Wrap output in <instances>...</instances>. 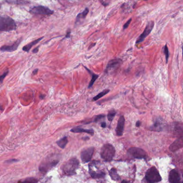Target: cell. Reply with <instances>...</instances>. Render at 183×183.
Returning a JSON list of instances; mask_svg holds the SVG:
<instances>
[{"instance_id": "cell-26", "label": "cell", "mask_w": 183, "mask_h": 183, "mask_svg": "<svg viewBox=\"0 0 183 183\" xmlns=\"http://www.w3.org/2000/svg\"><path fill=\"white\" fill-rule=\"evenodd\" d=\"M116 111L115 110H110V111L108 113V119L109 121H112L114 117L116 116Z\"/></svg>"}, {"instance_id": "cell-32", "label": "cell", "mask_w": 183, "mask_h": 183, "mask_svg": "<svg viewBox=\"0 0 183 183\" xmlns=\"http://www.w3.org/2000/svg\"><path fill=\"white\" fill-rule=\"evenodd\" d=\"M18 161H19V160H16V159H12V160H9L6 161V163H14V162H18Z\"/></svg>"}, {"instance_id": "cell-1", "label": "cell", "mask_w": 183, "mask_h": 183, "mask_svg": "<svg viewBox=\"0 0 183 183\" xmlns=\"http://www.w3.org/2000/svg\"><path fill=\"white\" fill-rule=\"evenodd\" d=\"M79 164V161L76 158H71L62 165V170L63 173L67 176L75 175Z\"/></svg>"}, {"instance_id": "cell-5", "label": "cell", "mask_w": 183, "mask_h": 183, "mask_svg": "<svg viewBox=\"0 0 183 183\" xmlns=\"http://www.w3.org/2000/svg\"><path fill=\"white\" fill-rule=\"evenodd\" d=\"M58 163L59 160L57 159H52V157H49L46 159V161H43L39 167V169L41 172L46 173L49 170L52 169L53 167H55Z\"/></svg>"}, {"instance_id": "cell-16", "label": "cell", "mask_w": 183, "mask_h": 183, "mask_svg": "<svg viewBox=\"0 0 183 183\" xmlns=\"http://www.w3.org/2000/svg\"><path fill=\"white\" fill-rule=\"evenodd\" d=\"M89 173L90 175H91V176L93 178H95V179H96V178H103L105 176V173H104V172L101 171V170H96V171H95V170L90 169V168Z\"/></svg>"}, {"instance_id": "cell-7", "label": "cell", "mask_w": 183, "mask_h": 183, "mask_svg": "<svg viewBox=\"0 0 183 183\" xmlns=\"http://www.w3.org/2000/svg\"><path fill=\"white\" fill-rule=\"evenodd\" d=\"M154 22L151 21V22L148 23L143 32L140 36V37H138V39H137L136 41V44H140L145 40V38L151 33V31L154 28Z\"/></svg>"}, {"instance_id": "cell-12", "label": "cell", "mask_w": 183, "mask_h": 183, "mask_svg": "<svg viewBox=\"0 0 183 183\" xmlns=\"http://www.w3.org/2000/svg\"><path fill=\"white\" fill-rule=\"evenodd\" d=\"M125 122V120L124 117L123 116H120L118 120V124L116 130V134L118 136H121L123 134L124 130Z\"/></svg>"}, {"instance_id": "cell-31", "label": "cell", "mask_w": 183, "mask_h": 183, "mask_svg": "<svg viewBox=\"0 0 183 183\" xmlns=\"http://www.w3.org/2000/svg\"><path fill=\"white\" fill-rule=\"evenodd\" d=\"M131 21H132V19H130L124 25V27H123V28L124 30L125 29H127V28H128V26H129V25L130 24V22H131Z\"/></svg>"}, {"instance_id": "cell-38", "label": "cell", "mask_w": 183, "mask_h": 183, "mask_svg": "<svg viewBox=\"0 0 183 183\" xmlns=\"http://www.w3.org/2000/svg\"><path fill=\"white\" fill-rule=\"evenodd\" d=\"M124 182H126V183H127V182H128V181H122V183H124Z\"/></svg>"}, {"instance_id": "cell-17", "label": "cell", "mask_w": 183, "mask_h": 183, "mask_svg": "<svg viewBox=\"0 0 183 183\" xmlns=\"http://www.w3.org/2000/svg\"><path fill=\"white\" fill-rule=\"evenodd\" d=\"M173 132L177 136L182 138L183 135V126L182 124L175 123L173 126Z\"/></svg>"}, {"instance_id": "cell-14", "label": "cell", "mask_w": 183, "mask_h": 183, "mask_svg": "<svg viewBox=\"0 0 183 183\" xmlns=\"http://www.w3.org/2000/svg\"><path fill=\"white\" fill-rule=\"evenodd\" d=\"M164 127V124L163 122L162 119H156V120L155 121L153 125L150 127V130L153 131L160 132L163 130Z\"/></svg>"}, {"instance_id": "cell-21", "label": "cell", "mask_w": 183, "mask_h": 183, "mask_svg": "<svg viewBox=\"0 0 183 183\" xmlns=\"http://www.w3.org/2000/svg\"><path fill=\"white\" fill-rule=\"evenodd\" d=\"M68 143V141L67 137L65 136L61 139H60L59 141H57V143L61 148L64 149L65 148Z\"/></svg>"}, {"instance_id": "cell-33", "label": "cell", "mask_w": 183, "mask_h": 183, "mask_svg": "<svg viewBox=\"0 0 183 183\" xmlns=\"http://www.w3.org/2000/svg\"><path fill=\"white\" fill-rule=\"evenodd\" d=\"M101 126H102V127H103V128H105L106 126V123L105 122H102V124H101Z\"/></svg>"}, {"instance_id": "cell-24", "label": "cell", "mask_w": 183, "mask_h": 183, "mask_svg": "<svg viewBox=\"0 0 183 183\" xmlns=\"http://www.w3.org/2000/svg\"><path fill=\"white\" fill-rule=\"evenodd\" d=\"M87 70L88 71H89V73H91L92 75V79H91V81L90 82L89 84V86H88V87L90 88V87H92V86L94 85L95 82L96 81V79L98 77V75H96V74H95L94 73H92L91 71H90L89 70H88L87 69Z\"/></svg>"}, {"instance_id": "cell-36", "label": "cell", "mask_w": 183, "mask_h": 183, "mask_svg": "<svg viewBox=\"0 0 183 183\" xmlns=\"http://www.w3.org/2000/svg\"><path fill=\"white\" fill-rule=\"evenodd\" d=\"M38 69H35V70L33 71V75H35V74H36L37 73V72H38Z\"/></svg>"}, {"instance_id": "cell-10", "label": "cell", "mask_w": 183, "mask_h": 183, "mask_svg": "<svg viewBox=\"0 0 183 183\" xmlns=\"http://www.w3.org/2000/svg\"><path fill=\"white\" fill-rule=\"evenodd\" d=\"M169 181L171 183H179L181 182V175L177 169H172L170 171Z\"/></svg>"}, {"instance_id": "cell-40", "label": "cell", "mask_w": 183, "mask_h": 183, "mask_svg": "<svg viewBox=\"0 0 183 183\" xmlns=\"http://www.w3.org/2000/svg\"><path fill=\"white\" fill-rule=\"evenodd\" d=\"M143 1H148V0H143Z\"/></svg>"}, {"instance_id": "cell-20", "label": "cell", "mask_w": 183, "mask_h": 183, "mask_svg": "<svg viewBox=\"0 0 183 183\" xmlns=\"http://www.w3.org/2000/svg\"><path fill=\"white\" fill-rule=\"evenodd\" d=\"M43 38V37H41L40 38L38 39L37 40H35L33 41H32L31 43H29L28 45H25V46L23 47V50L24 51H25V52H29V51H30V49L32 46H33L34 45H36V44L38 43L39 41H40Z\"/></svg>"}, {"instance_id": "cell-29", "label": "cell", "mask_w": 183, "mask_h": 183, "mask_svg": "<svg viewBox=\"0 0 183 183\" xmlns=\"http://www.w3.org/2000/svg\"><path fill=\"white\" fill-rule=\"evenodd\" d=\"M105 117V116L104 115H103V114H100V115H99V116H97L96 117V118L95 119V120H94V121L95 122H98V121H99L102 118H104Z\"/></svg>"}, {"instance_id": "cell-8", "label": "cell", "mask_w": 183, "mask_h": 183, "mask_svg": "<svg viewBox=\"0 0 183 183\" xmlns=\"http://www.w3.org/2000/svg\"><path fill=\"white\" fill-rule=\"evenodd\" d=\"M94 147H89L84 149L81 153V157L83 163H87L91 161L92 155L94 154Z\"/></svg>"}, {"instance_id": "cell-19", "label": "cell", "mask_w": 183, "mask_h": 183, "mask_svg": "<svg viewBox=\"0 0 183 183\" xmlns=\"http://www.w3.org/2000/svg\"><path fill=\"white\" fill-rule=\"evenodd\" d=\"M109 174H110V177L112 178V179L114 180L115 181H119L121 179L120 176L118 175V173H117V170L114 168H112L109 171Z\"/></svg>"}, {"instance_id": "cell-4", "label": "cell", "mask_w": 183, "mask_h": 183, "mask_svg": "<svg viewBox=\"0 0 183 183\" xmlns=\"http://www.w3.org/2000/svg\"><path fill=\"white\" fill-rule=\"evenodd\" d=\"M145 179L148 183H158L162 181V177L157 169L155 167H152L147 171Z\"/></svg>"}, {"instance_id": "cell-2", "label": "cell", "mask_w": 183, "mask_h": 183, "mask_svg": "<svg viewBox=\"0 0 183 183\" xmlns=\"http://www.w3.org/2000/svg\"><path fill=\"white\" fill-rule=\"evenodd\" d=\"M116 154V150L111 144H105L102 147L100 151V156L102 159L106 162L112 161Z\"/></svg>"}, {"instance_id": "cell-37", "label": "cell", "mask_w": 183, "mask_h": 183, "mask_svg": "<svg viewBox=\"0 0 183 183\" xmlns=\"http://www.w3.org/2000/svg\"><path fill=\"white\" fill-rule=\"evenodd\" d=\"M70 32L69 31V32L67 33V36H66V38H68L70 37Z\"/></svg>"}, {"instance_id": "cell-39", "label": "cell", "mask_w": 183, "mask_h": 183, "mask_svg": "<svg viewBox=\"0 0 183 183\" xmlns=\"http://www.w3.org/2000/svg\"><path fill=\"white\" fill-rule=\"evenodd\" d=\"M1 5L0 4V8H1Z\"/></svg>"}, {"instance_id": "cell-23", "label": "cell", "mask_w": 183, "mask_h": 183, "mask_svg": "<svg viewBox=\"0 0 183 183\" xmlns=\"http://www.w3.org/2000/svg\"><path fill=\"white\" fill-rule=\"evenodd\" d=\"M6 1L11 4H24L28 3L27 0H6Z\"/></svg>"}, {"instance_id": "cell-34", "label": "cell", "mask_w": 183, "mask_h": 183, "mask_svg": "<svg viewBox=\"0 0 183 183\" xmlns=\"http://www.w3.org/2000/svg\"><path fill=\"white\" fill-rule=\"evenodd\" d=\"M39 49V47H37V48H36V49H34L33 50V53H36L38 52V51Z\"/></svg>"}, {"instance_id": "cell-3", "label": "cell", "mask_w": 183, "mask_h": 183, "mask_svg": "<svg viewBox=\"0 0 183 183\" xmlns=\"http://www.w3.org/2000/svg\"><path fill=\"white\" fill-rule=\"evenodd\" d=\"M16 25L14 20L8 17L0 16V31L9 32L14 30Z\"/></svg>"}, {"instance_id": "cell-30", "label": "cell", "mask_w": 183, "mask_h": 183, "mask_svg": "<svg viewBox=\"0 0 183 183\" xmlns=\"http://www.w3.org/2000/svg\"><path fill=\"white\" fill-rule=\"evenodd\" d=\"M8 71H6V72H5L3 75L0 76V82H2L3 81L4 78L6 77V75H7V74H8Z\"/></svg>"}, {"instance_id": "cell-15", "label": "cell", "mask_w": 183, "mask_h": 183, "mask_svg": "<svg viewBox=\"0 0 183 183\" xmlns=\"http://www.w3.org/2000/svg\"><path fill=\"white\" fill-rule=\"evenodd\" d=\"M183 147V138H182L177 139V140L174 141L170 147L169 149L172 152H175L176 151H178V149L182 148Z\"/></svg>"}, {"instance_id": "cell-6", "label": "cell", "mask_w": 183, "mask_h": 183, "mask_svg": "<svg viewBox=\"0 0 183 183\" xmlns=\"http://www.w3.org/2000/svg\"><path fill=\"white\" fill-rule=\"evenodd\" d=\"M127 154L130 156L136 159H146L147 154L143 149L137 147H132L128 149Z\"/></svg>"}, {"instance_id": "cell-25", "label": "cell", "mask_w": 183, "mask_h": 183, "mask_svg": "<svg viewBox=\"0 0 183 183\" xmlns=\"http://www.w3.org/2000/svg\"><path fill=\"white\" fill-rule=\"evenodd\" d=\"M110 92L109 90H104V91H103V92H100V94H98L97 96H95V97L94 98L93 100H95H95H98L100 99V98L103 97V96H105V95L108 94V92Z\"/></svg>"}, {"instance_id": "cell-13", "label": "cell", "mask_w": 183, "mask_h": 183, "mask_svg": "<svg viewBox=\"0 0 183 183\" xmlns=\"http://www.w3.org/2000/svg\"><path fill=\"white\" fill-rule=\"evenodd\" d=\"M21 41L22 39H18L16 41H15L12 45H4L0 48V50L2 52H10L16 51L20 44Z\"/></svg>"}, {"instance_id": "cell-11", "label": "cell", "mask_w": 183, "mask_h": 183, "mask_svg": "<svg viewBox=\"0 0 183 183\" xmlns=\"http://www.w3.org/2000/svg\"><path fill=\"white\" fill-rule=\"evenodd\" d=\"M121 63H122V60L121 59H113L109 62L108 65L106 66L105 72L108 73V72L114 70L117 68H118Z\"/></svg>"}, {"instance_id": "cell-28", "label": "cell", "mask_w": 183, "mask_h": 183, "mask_svg": "<svg viewBox=\"0 0 183 183\" xmlns=\"http://www.w3.org/2000/svg\"><path fill=\"white\" fill-rule=\"evenodd\" d=\"M23 181V182H28V183H35V182H37L38 181L33 178H27Z\"/></svg>"}, {"instance_id": "cell-35", "label": "cell", "mask_w": 183, "mask_h": 183, "mask_svg": "<svg viewBox=\"0 0 183 183\" xmlns=\"http://www.w3.org/2000/svg\"><path fill=\"white\" fill-rule=\"evenodd\" d=\"M140 121H138L136 122V125H136V127H139V126H140Z\"/></svg>"}, {"instance_id": "cell-9", "label": "cell", "mask_w": 183, "mask_h": 183, "mask_svg": "<svg viewBox=\"0 0 183 183\" xmlns=\"http://www.w3.org/2000/svg\"><path fill=\"white\" fill-rule=\"evenodd\" d=\"M30 12H31L32 14H34L49 15L53 14L54 11L52 10H50L49 8L40 6L33 7V8L31 9Z\"/></svg>"}, {"instance_id": "cell-27", "label": "cell", "mask_w": 183, "mask_h": 183, "mask_svg": "<svg viewBox=\"0 0 183 183\" xmlns=\"http://www.w3.org/2000/svg\"><path fill=\"white\" fill-rule=\"evenodd\" d=\"M164 52L165 55L166 61H167V62H168V59H169V49H168V47H167V45L165 46L164 51Z\"/></svg>"}, {"instance_id": "cell-18", "label": "cell", "mask_w": 183, "mask_h": 183, "mask_svg": "<svg viewBox=\"0 0 183 183\" xmlns=\"http://www.w3.org/2000/svg\"><path fill=\"white\" fill-rule=\"evenodd\" d=\"M70 131L73 133H86L90 134L91 135H93L94 134V131L93 130H92V129H89V130L88 129H84V128L79 127H76L72 128Z\"/></svg>"}, {"instance_id": "cell-22", "label": "cell", "mask_w": 183, "mask_h": 183, "mask_svg": "<svg viewBox=\"0 0 183 183\" xmlns=\"http://www.w3.org/2000/svg\"><path fill=\"white\" fill-rule=\"evenodd\" d=\"M88 12H89V9H88V8H86L83 12L79 13V14L78 15L77 17H76V22L77 23L78 22H79V20L82 19H85L87 14H88Z\"/></svg>"}]
</instances>
